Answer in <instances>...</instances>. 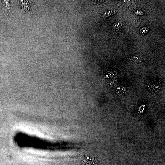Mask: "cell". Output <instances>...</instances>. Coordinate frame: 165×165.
Here are the masks:
<instances>
[{"label":"cell","instance_id":"1","mask_svg":"<svg viewBox=\"0 0 165 165\" xmlns=\"http://www.w3.org/2000/svg\"><path fill=\"white\" fill-rule=\"evenodd\" d=\"M1 2L4 12L9 15L11 13L13 2L12 1L4 0L1 1Z\"/></svg>","mask_w":165,"mask_h":165},{"label":"cell","instance_id":"2","mask_svg":"<svg viewBox=\"0 0 165 165\" xmlns=\"http://www.w3.org/2000/svg\"><path fill=\"white\" fill-rule=\"evenodd\" d=\"M161 84L159 80H154L151 81L149 83V88L152 91L157 92L161 88Z\"/></svg>","mask_w":165,"mask_h":165},{"label":"cell","instance_id":"3","mask_svg":"<svg viewBox=\"0 0 165 165\" xmlns=\"http://www.w3.org/2000/svg\"><path fill=\"white\" fill-rule=\"evenodd\" d=\"M122 26V23L120 21H118L114 23L113 25V28L116 29H119Z\"/></svg>","mask_w":165,"mask_h":165},{"label":"cell","instance_id":"4","mask_svg":"<svg viewBox=\"0 0 165 165\" xmlns=\"http://www.w3.org/2000/svg\"><path fill=\"white\" fill-rule=\"evenodd\" d=\"M117 87V93H118V94H123V92H125V88L124 87Z\"/></svg>","mask_w":165,"mask_h":165},{"label":"cell","instance_id":"5","mask_svg":"<svg viewBox=\"0 0 165 165\" xmlns=\"http://www.w3.org/2000/svg\"><path fill=\"white\" fill-rule=\"evenodd\" d=\"M148 31V28L144 27L140 29V32L142 34H145L147 33Z\"/></svg>","mask_w":165,"mask_h":165},{"label":"cell","instance_id":"6","mask_svg":"<svg viewBox=\"0 0 165 165\" xmlns=\"http://www.w3.org/2000/svg\"><path fill=\"white\" fill-rule=\"evenodd\" d=\"M116 10H114L113 11H110L108 12H106L105 13V14L106 15V16H108L110 15L111 14H115L116 13Z\"/></svg>","mask_w":165,"mask_h":165},{"label":"cell","instance_id":"7","mask_svg":"<svg viewBox=\"0 0 165 165\" xmlns=\"http://www.w3.org/2000/svg\"><path fill=\"white\" fill-rule=\"evenodd\" d=\"M135 14L139 15H143L144 14L143 12L140 10H137L136 12H135L134 13Z\"/></svg>","mask_w":165,"mask_h":165}]
</instances>
